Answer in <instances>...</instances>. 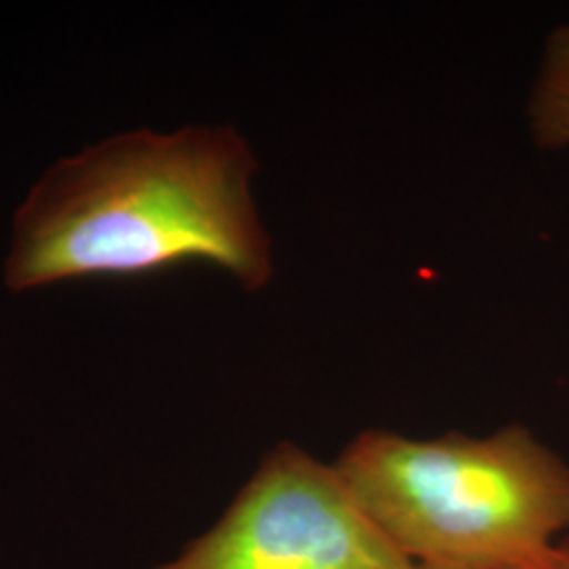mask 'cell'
Returning a JSON list of instances; mask_svg holds the SVG:
<instances>
[{"label": "cell", "instance_id": "3957f363", "mask_svg": "<svg viewBox=\"0 0 569 569\" xmlns=\"http://www.w3.org/2000/svg\"><path fill=\"white\" fill-rule=\"evenodd\" d=\"M157 569H418L336 465L272 449L222 519Z\"/></svg>", "mask_w": 569, "mask_h": 569}, {"label": "cell", "instance_id": "277c9868", "mask_svg": "<svg viewBox=\"0 0 569 569\" xmlns=\"http://www.w3.org/2000/svg\"><path fill=\"white\" fill-rule=\"evenodd\" d=\"M529 127L545 150L569 146V26L550 34L529 100Z\"/></svg>", "mask_w": 569, "mask_h": 569}, {"label": "cell", "instance_id": "5b68a950", "mask_svg": "<svg viewBox=\"0 0 569 569\" xmlns=\"http://www.w3.org/2000/svg\"><path fill=\"white\" fill-rule=\"evenodd\" d=\"M418 569H569V538L555 542L549 550L509 566L493 568H418Z\"/></svg>", "mask_w": 569, "mask_h": 569}, {"label": "cell", "instance_id": "7a4b0ae2", "mask_svg": "<svg viewBox=\"0 0 569 569\" xmlns=\"http://www.w3.org/2000/svg\"><path fill=\"white\" fill-rule=\"evenodd\" d=\"M336 468L418 568L519 563L569 529V467L528 428L427 441L367 430Z\"/></svg>", "mask_w": 569, "mask_h": 569}, {"label": "cell", "instance_id": "6da1fadb", "mask_svg": "<svg viewBox=\"0 0 569 569\" xmlns=\"http://www.w3.org/2000/svg\"><path fill=\"white\" fill-rule=\"evenodd\" d=\"M256 157L232 127L148 129L53 164L13 220V291L81 279H136L209 264L244 289L272 279V244L251 182Z\"/></svg>", "mask_w": 569, "mask_h": 569}]
</instances>
